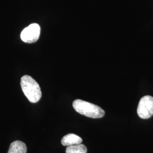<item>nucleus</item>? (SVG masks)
I'll return each mask as SVG.
<instances>
[{"label":"nucleus","mask_w":153,"mask_h":153,"mask_svg":"<svg viewBox=\"0 0 153 153\" xmlns=\"http://www.w3.org/2000/svg\"><path fill=\"white\" fill-rule=\"evenodd\" d=\"M21 86L24 94L31 103H35L39 101L42 95L41 89L33 78L28 75L22 76Z\"/></svg>","instance_id":"1"},{"label":"nucleus","mask_w":153,"mask_h":153,"mask_svg":"<svg viewBox=\"0 0 153 153\" xmlns=\"http://www.w3.org/2000/svg\"><path fill=\"white\" fill-rule=\"evenodd\" d=\"M73 107L81 115L93 119L103 117L105 115L104 110L95 104L81 99H76L73 103Z\"/></svg>","instance_id":"2"},{"label":"nucleus","mask_w":153,"mask_h":153,"mask_svg":"<svg viewBox=\"0 0 153 153\" xmlns=\"http://www.w3.org/2000/svg\"><path fill=\"white\" fill-rule=\"evenodd\" d=\"M137 114L143 119H149L153 116V97L146 95L140 99L137 108Z\"/></svg>","instance_id":"3"},{"label":"nucleus","mask_w":153,"mask_h":153,"mask_svg":"<svg viewBox=\"0 0 153 153\" xmlns=\"http://www.w3.org/2000/svg\"><path fill=\"white\" fill-rule=\"evenodd\" d=\"M40 35V27L37 23H32L23 29L21 33L22 41L27 43L36 42Z\"/></svg>","instance_id":"4"},{"label":"nucleus","mask_w":153,"mask_h":153,"mask_svg":"<svg viewBox=\"0 0 153 153\" xmlns=\"http://www.w3.org/2000/svg\"><path fill=\"white\" fill-rule=\"evenodd\" d=\"M82 139L75 134L69 133L65 135L61 140V143L63 146H71L74 145L81 144L82 142Z\"/></svg>","instance_id":"5"},{"label":"nucleus","mask_w":153,"mask_h":153,"mask_svg":"<svg viewBox=\"0 0 153 153\" xmlns=\"http://www.w3.org/2000/svg\"><path fill=\"white\" fill-rule=\"evenodd\" d=\"M27 146L24 142L16 141L10 144L7 153H26Z\"/></svg>","instance_id":"6"},{"label":"nucleus","mask_w":153,"mask_h":153,"mask_svg":"<svg viewBox=\"0 0 153 153\" xmlns=\"http://www.w3.org/2000/svg\"><path fill=\"white\" fill-rule=\"evenodd\" d=\"M87 148L82 144L69 146L66 149V153H87Z\"/></svg>","instance_id":"7"}]
</instances>
